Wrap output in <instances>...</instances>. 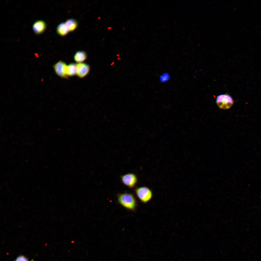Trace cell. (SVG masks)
Wrapping results in <instances>:
<instances>
[{"label": "cell", "instance_id": "6da1fadb", "mask_svg": "<svg viewBox=\"0 0 261 261\" xmlns=\"http://www.w3.org/2000/svg\"><path fill=\"white\" fill-rule=\"evenodd\" d=\"M118 203L122 207L130 211H134L137 207V202L133 195L125 192L118 194L117 196Z\"/></svg>", "mask_w": 261, "mask_h": 261}, {"label": "cell", "instance_id": "7a4b0ae2", "mask_svg": "<svg viewBox=\"0 0 261 261\" xmlns=\"http://www.w3.org/2000/svg\"><path fill=\"white\" fill-rule=\"evenodd\" d=\"M135 193L140 201L145 204L150 201L152 198L153 193L152 190L147 187L143 186L136 188Z\"/></svg>", "mask_w": 261, "mask_h": 261}, {"label": "cell", "instance_id": "3957f363", "mask_svg": "<svg viewBox=\"0 0 261 261\" xmlns=\"http://www.w3.org/2000/svg\"><path fill=\"white\" fill-rule=\"evenodd\" d=\"M216 102L220 108L226 109H230L232 106L234 101L230 95L226 94H222L217 96Z\"/></svg>", "mask_w": 261, "mask_h": 261}, {"label": "cell", "instance_id": "277c9868", "mask_svg": "<svg viewBox=\"0 0 261 261\" xmlns=\"http://www.w3.org/2000/svg\"><path fill=\"white\" fill-rule=\"evenodd\" d=\"M120 179L122 183L131 188L135 187L138 181L137 176L132 173H128L122 175L120 176Z\"/></svg>", "mask_w": 261, "mask_h": 261}, {"label": "cell", "instance_id": "5b68a950", "mask_svg": "<svg viewBox=\"0 0 261 261\" xmlns=\"http://www.w3.org/2000/svg\"><path fill=\"white\" fill-rule=\"evenodd\" d=\"M67 65L64 62L59 60L55 64L53 67L55 72L58 76L62 78L68 79L69 77L66 73Z\"/></svg>", "mask_w": 261, "mask_h": 261}, {"label": "cell", "instance_id": "8992f818", "mask_svg": "<svg viewBox=\"0 0 261 261\" xmlns=\"http://www.w3.org/2000/svg\"><path fill=\"white\" fill-rule=\"evenodd\" d=\"M90 69V66L86 63H77L76 75L79 78H83L88 74Z\"/></svg>", "mask_w": 261, "mask_h": 261}, {"label": "cell", "instance_id": "52a82bcc", "mask_svg": "<svg viewBox=\"0 0 261 261\" xmlns=\"http://www.w3.org/2000/svg\"><path fill=\"white\" fill-rule=\"evenodd\" d=\"M46 27V24L45 22L42 20L36 22L33 24V30L36 33L39 34L43 32Z\"/></svg>", "mask_w": 261, "mask_h": 261}, {"label": "cell", "instance_id": "ba28073f", "mask_svg": "<svg viewBox=\"0 0 261 261\" xmlns=\"http://www.w3.org/2000/svg\"><path fill=\"white\" fill-rule=\"evenodd\" d=\"M87 55L84 51H80L76 52L73 56V59L77 63L84 62L87 59Z\"/></svg>", "mask_w": 261, "mask_h": 261}, {"label": "cell", "instance_id": "9c48e42d", "mask_svg": "<svg viewBox=\"0 0 261 261\" xmlns=\"http://www.w3.org/2000/svg\"><path fill=\"white\" fill-rule=\"evenodd\" d=\"M65 23L69 32H72L75 30L78 26L77 22L73 19H68L65 22Z\"/></svg>", "mask_w": 261, "mask_h": 261}, {"label": "cell", "instance_id": "30bf717a", "mask_svg": "<svg viewBox=\"0 0 261 261\" xmlns=\"http://www.w3.org/2000/svg\"><path fill=\"white\" fill-rule=\"evenodd\" d=\"M77 64L72 63L67 65L66 67V73L68 76L73 77L76 75Z\"/></svg>", "mask_w": 261, "mask_h": 261}, {"label": "cell", "instance_id": "8fae6325", "mask_svg": "<svg viewBox=\"0 0 261 261\" xmlns=\"http://www.w3.org/2000/svg\"><path fill=\"white\" fill-rule=\"evenodd\" d=\"M57 32L58 34L61 36H64L69 32L64 22L60 23L57 28Z\"/></svg>", "mask_w": 261, "mask_h": 261}, {"label": "cell", "instance_id": "7c38bea8", "mask_svg": "<svg viewBox=\"0 0 261 261\" xmlns=\"http://www.w3.org/2000/svg\"><path fill=\"white\" fill-rule=\"evenodd\" d=\"M15 261H28L26 257L23 255H20L18 257Z\"/></svg>", "mask_w": 261, "mask_h": 261}, {"label": "cell", "instance_id": "4fadbf2b", "mask_svg": "<svg viewBox=\"0 0 261 261\" xmlns=\"http://www.w3.org/2000/svg\"><path fill=\"white\" fill-rule=\"evenodd\" d=\"M161 78H162L161 79H162V81H163V80H164L165 81V80H166H166H167V79L168 78V76L164 74L163 75L162 77H161Z\"/></svg>", "mask_w": 261, "mask_h": 261}]
</instances>
